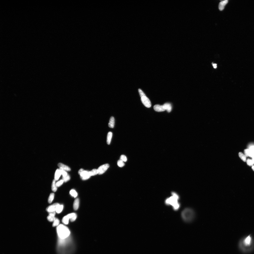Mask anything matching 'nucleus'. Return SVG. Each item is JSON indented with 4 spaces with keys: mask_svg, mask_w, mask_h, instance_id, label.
I'll return each instance as SVG.
<instances>
[{
    "mask_svg": "<svg viewBox=\"0 0 254 254\" xmlns=\"http://www.w3.org/2000/svg\"><path fill=\"white\" fill-rule=\"evenodd\" d=\"M212 150L214 155L221 162H224L226 160V153L223 148L219 144L213 145L212 146Z\"/></svg>",
    "mask_w": 254,
    "mask_h": 254,
    "instance_id": "f257e3e1",
    "label": "nucleus"
},
{
    "mask_svg": "<svg viewBox=\"0 0 254 254\" xmlns=\"http://www.w3.org/2000/svg\"><path fill=\"white\" fill-rule=\"evenodd\" d=\"M86 254H90V253H87Z\"/></svg>",
    "mask_w": 254,
    "mask_h": 254,
    "instance_id": "f8f14e48",
    "label": "nucleus"
},
{
    "mask_svg": "<svg viewBox=\"0 0 254 254\" xmlns=\"http://www.w3.org/2000/svg\"><path fill=\"white\" fill-rule=\"evenodd\" d=\"M87 249L92 254H106L104 251L92 245H88Z\"/></svg>",
    "mask_w": 254,
    "mask_h": 254,
    "instance_id": "39448f33",
    "label": "nucleus"
},
{
    "mask_svg": "<svg viewBox=\"0 0 254 254\" xmlns=\"http://www.w3.org/2000/svg\"><path fill=\"white\" fill-rule=\"evenodd\" d=\"M176 247L179 250L183 251L186 249L187 246L185 242L179 240L176 242Z\"/></svg>",
    "mask_w": 254,
    "mask_h": 254,
    "instance_id": "6e6552de",
    "label": "nucleus"
},
{
    "mask_svg": "<svg viewBox=\"0 0 254 254\" xmlns=\"http://www.w3.org/2000/svg\"><path fill=\"white\" fill-rule=\"evenodd\" d=\"M230 162L232 166L236 168L245 167L248 165L245 158L235 157L231 159Z\"/></svg>",
    "mask_w": 254,
    "mask_h": 254,
    "instance_id": "f03ea898",
    "label": "nucleus"
},
{
    "mask_svg": "<svg viewBox=\"0 0 254 254\" xmlns=\"http://www.w3.org/2000/svg\"><path fill=\"white\" fill-rule=\"evenodd\" d=\"M208 139H209L210 144L211 146H213V145L215 144H219V143L216 139L215 138L212 134L210 133H208Z\"/></svg>",
    "mask_w": 254,
    "mask_h": 254,
    "instance_id": "9d476101",
    "label": "nucleus"
},
{
    "mask_svg": "<svg viewBox=\"0 0 254 254\" xmlns=\"http://www.w3.org/2000/svg\"><path fill=\"white\" fill-rule=\"evenodd\" d=\"M172 179L170 175H167L165 176L164 180V184L163 185V189L166 192H170L172 189Z\"/></svg>",
    "mask_w": 254,
    "mask_h": 254,
    "instance_id": "7ed1b4c3",
    "label": "nucleus"
},
{
    "mask_svg": "<svg viewBox=\"0 0 254 254\" xmlns=\"http://www.w3.org/2000/svg\"><path fill=\"white\" fill-rule=\"evenodd\" d=\"M144 254V253H141V254Z\"/></svg>",
    "mask_w": 254,
    "mask_h": 254,
    "instance_id": "9b49d317",
    "label": "nucleus"
},
{
    "mask_svg": "<svg viewBox=\"0 0 254 254\" xmlns=\"http://www.w3.org/2000/svg\"><path fill=\"white\" fill-rule=\"evenodd\" d=\"M164 247L162 246H159L150 250L146 254H161L164 251Z\"/></svg>",
    "mask_w": 254,
    "mask_h": 254,
    "instance_id": "423d86ee",
    "label": "nucleus"
},
{
    "mask_svg": "<svg viewBox=\"0 0 254 254\" xmlns=\"http://www.w3.org/2000/svg\"><path fill=\"white\" fill-rule=\"evenodd\" d=\"M248 165H250L252 169H254V155L249 154L245 158Z\"/></svg>",
    "mask_w": 254,
    "mask_h": 254,
    "instance_id": "0eeeda50",
    "label": "nucleus"
},
{
    "mask_svg": "<svg viewBox=\"0 0 254 254\" xmlns=\"http://www.w3.org/2000/svg\"><path fill=\"white\" fill-rule=\"evenodd\" d=\"M169 203V200L167 198H164L162 200L161 204L160 211V213L161 216L165 217L167 210V208Z\"/></svg>",
    "mask_w": 254,
    "mask_h": 254,
    "instance_id": "20e7f679",
    "label": "nucleus"
},
{
    "mask_svg": "<svg viewBox=\"0 0 254 254\" xmlns=\"http://www.w3.org/2000/svg\"><path fill=\"white\" fill-rule=\"evenodd\" d=\"M180 239L181 240L187 243H189L191 240L189 234L185 232L181 234Z\"/></svg>",
    "mask_w": 254,
    "mask_h": 254,
    "instance_id": "1a4fd4ad",
    "label": "nucleus"
},
{
    "mask_svg": "<svg viewBox=\"0 0 254 254\" xmlns=\"http://www.w3.org/2000/svg\"><path fill=\"white\" fill-rule=\"evenodd\" d=\"M90 253V254H91V253Z\"/></svg>",
    "mask_w": 254,
    "mask_h": 254,
    "instance_id": "ddd939ff",
    "label": "nucleus"
}]
</instances>
